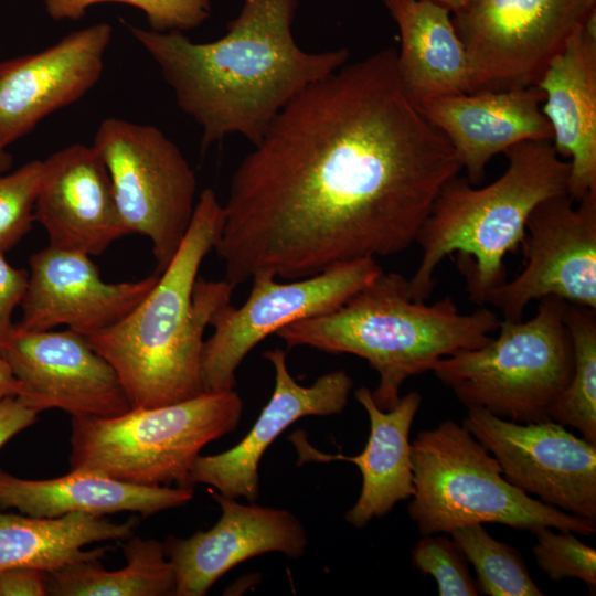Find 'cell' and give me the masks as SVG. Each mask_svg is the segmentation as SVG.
Returning <instances> with one entry per match:
<instances>
[{"mask_svg":"<svg viewBox=\"0 0 596 596\" xmlns=\"http://www.w3.org/2000/svg\"><path fill=\"white\" fill-rule=\"evenodd\" d=\"M412 564L423 575L435 579L439 596L480 594L465 556L447 536L423 535L412 550Z\"/></svg>","mask_w":596,"mask_h":596,"instance_id":"32","label":"cell"},{"mask_svg":"<svg viewBox=\"0 0 596 596\" xmlns=\"http://www.w3.org/2000/svg\"><path fill=\"white\" fill-rule=\"evenodd\" d=\"M566 305L545 297L530 320L500 321L497 338L445 356L430 371L467 408L517 423L547 421L573 370Z\"/></svg>","mask_w":596,"mask_h":596,"instance_id":"8","label":"cell"},{"mask_svg":"<svg viewBox=\"0 0 596 596\" xmlns=\"http://www.w3.org/2000/svg\"><path fill=\"white\" fill-rule=\"evenodd\" d=\"M529 496L596 522V443L552 421L517 423L468 408L461 423Z\"/></svg>","mask_w":596,"mask_h":596,"instance_id":"13","label":"cell"},{"mask_svg":"<svg viewBox=\"0 0 596 596\" xmlns=\"http://www.w3.org/2000/svg\"><path fill=\"white\" fill-rule=\"evenodd\" d=\"M504 155L505 171L488 185L475 188L456 175L439 190L416 238L422 256L407 279L413 300L428 299L437 266L456 253L470 301L485 305L507 281L504 257L522 243L532 210L547 198L568 194L570 162L552 141L522 142Z\"/></svg>","mask_w":596,"mask_h":596,"instance_id":"4","label":"cell"},{"mask_svg":"<svg viewBox=\"0 0 596 596\" xmlns=\"http://www.w3.org/2000/svg\"><path fill=\"white\" fill-rule=\"evenodd\" d=\"M43 160L0 175V251L14 247L32 228Z\"/></svg>","mask_w":596,"mask_h":596,"instance_id":"31","label":"cell"},{"mask_svg":"<svg viewBox=\"0 0 596 596\" xmlns=\"http://www.w3.org/2000/svg\"><path fill=\"white\" fill-rule=\"evenodd\" d=\"M414 491L408 514L422 535L472 523H499L535 533L543 528L589 536L596 522L566 513L512 486L497 459L451 419L412 441Z\"/></svg>","mask_w":596,"mask_h":596,"instance_id":"6","label":"cell"},{"mask_svg":"<svg viewBox=\"0 0 596 596\" xmlns=\"http://www.w3.org/2000/svg\"><path fill=\"white\" fill-rule=\"evenodd\" d=\"M535 534L532 553L539 568L553 582L577 578L590 593L596 589V551L571 531L543 528Z\"/></svg>","mask_w":596,"mask_h":596,"instance_id":"30","label":"cell"},{"mask_svg":"<svg viewBox=\"0 0 596 596\" xmlns=\"http://www.w3.org/2000/svg\"><path fill=\"white\" fill-rule=\"evenodd\" d=\"M224 206L206 188L189 230L146 297L119 322L84 337L115 370L131 408L170 405L203 392L204 331L234 287L199 276L224 225Z\"/></svg>","mask_w":596,"mask_h":596,"instance_id":"3","label":"cell"},{"mask_svg":"<svg viewBox=\"0 0 596 596\" xmlns=\"http://www.w3.org/2000/svg\"><path fill=\"white\" fill-rule=\"evenodd\" d=\"M19 327L44 331L61 324L84 337L113 327L151 290L156 272L134 281L106 283L91 256L47 246L30 257Z\"/></svg>","mask_w":596,"mask_h":596,"instance_id":"16","label":"cell"},{"mask_svg":"<svg viewBox=\"0 0 596 596\" xmlns=\"http://www.w3.org/2000/svg\"><path fill=\"white\" fill-rule=\"evenodd\" d=\"M543 100V92L531 85L443 96L417 108L450 143L467 180L475 185L482 181L494 156L522 142L552 141Z\"/></svg>","mask_w":596,"mask_h":596,"instance_id":"20","label":"cell"},{"mask_svg":"<svg viewBox=\"0 0 596 596\" xmlns=\"http://www.w3.org/2000/svg\"><path fill=\"white\" fill-rule=\"evenodd\" d=\"M564 320L572 342L573 370L549 416L596 443V309L567 304Z\"/></svg>","mask_w":596,"mask_h":596,"instance_id":"27","label":"cell"},{"mask_svg":"<svg viewBox=\"0 0 596 596\" xmlns=\"http://www.w3.org/2000/svg\"><path fill=\"white\" fill-rule=\"evenodd\" d=\"M105 2L140 9L157 32L192 30L211 14L210 0H44L47 14L55 21L78 20L89 7Z\"/></svg>","mask_w":596,"mask_h":596,"instance_id":"29","label":"cell"},{"mask_svg":"<svg viewBox=\"0 0 596 596\" xmlns=\"http://www.w3.org/2000/svg\"><path fill=\"white\" fill-rule=\"evenodd\" d=\"M18 391L19 383L9 364L0 354V400L8 396H17Z\"/></svg>","mask_w":596,"mask_h":596,"instance_id":"36","label":"cell"},{"mask_svg":"<svg viewBox=\"0 0 596 596\" xmlns=\"http://www.w3.org/2000/svg\"><path fill=\"white\" fill-rule=\"evenodd\" d=\"M477 575L478 590L488 596H542L522 555L496 540L482 524L472 523L448 533Z\"/></svg>","mask_w":596,"mask_h":596,"instance_id":"28","label":"cell"},{"mask_svg":"<svg viewBox=\"0 0 596 596\" xmlns=\"http://www.w3.org/2000/svg\"><path fill=\"white\" fill-rule=\"evenodd\" d=\"M354 396L370 421L369 438L361 454H324L306 439L304 432L294 433L289 439L298 454V465L342 460L358 466L362 487L356 502L345 513V521L361 529L374 518L387 514L396 503L413 494L409 432L422 396L416 391L409 392L389 411L377 407L366 386L356 389Z\"/></svg>","mask_w":596,"mask_h":596,"instance_id":"22","label":"cell"},{"mask_svg":"<svg viewBox=\"0 0 596 596\" xmlns=\"http://www.w3.org/2000/svg\"><path fill=\"white\" fill-rule=\"evenodd\" d=\"M596 0H470L453 13L476 91L535 85Z\"/></svg>","mask_w":596,"mask_h":596,"instance_id":"11","label":"cell"},{"mask_svg":"<svg viewBox=\"0 0 596 596\" xmlns=\"http://www.w3.org/2000/svg\"><path fill=\"white\" fill-rule=\"evenodd\" d=\"M382 273L375 258L365 257L289 283H277L269 273L254 275L246 301L237 308L222 306L210 320L214 331L202 351L203 392L234 390L240 364L262 340L339 308Z\"/></svg>","mask_w":596,"mask_h":596,"instance_id":"10","label":"cell"},{"mask_svg":"<svg viewBox=\"0 0 596 596\" xmlns=\"http://www.w3.org/2000/svg\"><path fill=\"white\" fill-rule=\"evenodd\" d=\"M298 7L299 0H243L226 33L204 43L181 31L129 26L179 108L202 128V150L234 134L255 146L292 98L347 63V49L312 53L297 45Z\"/></svg>","mask_w":596,"mask_h":596,"instance_id":"2","label":"cell"},{"mask_svg":"<svg viewBox=\"0 0 596 596\" xmlns=\"http://www.w3.org/2000/svg\"><path fill=\"white\" fill-rule=\"evenodd\" d=\"M136 522H113L105 517L70 513L38 518L0 512V571L30 567L52 573L64 566L103 558L108 547L84 550L95 542L126 541Z\"/></svg>","mask_w":596,"mask_h":596,"instance_id":"25","label":"cell"},{"mask_svg":"<svg viewBox=\"0 0 596 596\" xmlns=\"http://www.w3.org/2000/svg\"><path fill=\"white\" fill-rule=\"evenodd\" d=\"M193 497V488L138 486L88 470H71L57 478L34 480L0 469V509H14L38 518L70 513L104 517L118 512L149 517L184 505Z\"/></svg>","mask_w":596,"mask_h":596,"instance_id":"23","label":"cell"},{"mask_svg":"<svg viewBox=\"0 0 596 596\" xmlns=\"http://www.w3.org/2000/svg\"><path fill=\"white\" fill-rule=\"evenodd\" d=\"M111 35V25L100 22L73 31L38 53L0 62L1 149L97 84Z\"/></svg>","mask_w":596,"mask_h":596,"instance_id":"15","label":"cell"},{"mask_svg":"<svg viewBox=\"0 0 596 596\" xmlns=\"http://www.w3.org/2000/svg\"><path fill=\"white\" fill-rule=\"evenodd\" d=\"M29 272L9 264L0 251V341L12 330V313L23 299Z\"/></svg>","mask_w":596,"mask_h":596,"instance_id":"33","label":"cell"},{"mask_svg":"<svg viewBox=\"0 0 596 596\" xmlns=\"http://www.w3.org/2000/svg\"><path fill=\"white\" fill-rule=\"evenodd\" d=\"M243 406L231 390L114 417H72L71 470L138 486L192 488L189 475L201 449L236 429Z\"/></svg>","mask_w":596,"mask_h":596,"instance_id":"7","label":"cell"},{"mask_svg":"<svg viewBox=\"0 0 596 596\" xmlns=\"http://www.w3.org/2000/svg\"><path fill=\"white\" fill-rule=\"evenodd\" d=\"M124 556L126 564L115 571H107L99 560H89L47 573V595H174V572L162 542L134 534L125 541Z\"/></svg>","mask_w":596,"mask_h":596,"instance_id":"26","label":"cell"},{"mask_svg":"<svg viewBox=\"0 0 596 596\" xmlns=\"http://www.w3.org/2000/svg\"><path fill=\"white\" fill-rule=\"evenodd\" d=\"M33 216L46 231L50 246L88 256L103 254L129 235L103 159L93 146L82 143L43 160Z\"/></svg>","mask_w":596,"mask_h":596,"instance_id":"19","label":"cell"},{"mask_svg":"<svg viewBox=\"0 0 596 596\" xmlns=\"http://www.w3.org/2000/svg\"><path fill=\"white\" fill-rule=\"evenodd\" d=\"M552 145L568 159V195L579 201L596 191V10L568 39L535 84Z\"/></svg>","mask_w":596,"mask_h":596,"instance_id":"21","label":"cell"},{"mask_svg":"<svg viewBox=\"0 0 596 596\" xmlns=\"http://www.w3.org/2000/svg\"><path fill=\"white\" fill-rule=\"evenodd\" d=\"M433 2H436L451 11V13H455L462 9L470 0H430Z\"/></svg>","mask_w":596,"mask_h":596,"instance_id":"37","label":"cell"},{"mask_svg":"<svg viewBox=\"0 0 596 596\" xmlns=\"http://www.w3.org/2000/svg\"><path fill=\"white\" fill-rule=\"evenodd\" d=\"M263 358L275 370L272 397L238 444L220 454L196 457L189 475L190 487L203 483L224 496L256 502L258 465L277 436L301 417L330 416L345 408L353 389V380L345 371L329 372L304 386L289 373L283 349L266 350Z\"/></svg>","mask_w":596,"mask_h":596,"instance_id":"18","label":"cell"},{"mask_svg":"<svg viewBox=\"0 0 596 596\" xmlns=\"http://www.w3.org/2000/svg\"><path fill=\"white\" fill-rule=\"evenodd\" d=\"M13 163V157L6 149L0 148V175L7 173Z\"/></svg>","mask_w":596,"mask_h":596,"instance_id":"38","label":"cell"},{"mask_svg":"<svg viewBox=\"0 0 596 596\" xmlns=\"http://www.w3.org/2000/svg\"><path fill=\"white\" fill-rule=\"evenodd\" d=\"M521 244L524 268L486 300L503 320H523L528 304L545 297L596 309V191L577 202L568 194L540 202Z\"/></svg>","mask_w":596,"mask_h":596,"instance_id":"12","label":"cell"},{"mask_svg":"<svg viewBox=\"0 0 596 596\" xmlns=\"http://www.w3.org/2000/svg\"><path fill=\"white\" fill-rule=\"evenodd\" d=\"M460 170L404 93L394 47L345 63L292 98L234 171L214 247L224 279L396 255Z\"/></svg>","mask_w":596,"mask_h":596,"instance_id":"1","label":"cell"},{"mask_svg":"<svg viewBox=\"0 0 596 596\" xmlns=\"http://www.w3.org/2000/svg\"><path fill=\"white\" fill-rule=\"evenodd\" d=\"M0 354L19 383L17 398L35 413L62 409L72 417H114L131 406L113 366L84 336L13 326Z\"/></svg>","mask_w":596,"mask_h":596,"instance_id":"14","label":"cell"},{"mask_svg":"<svg viewBox=\"0 0 596 596\" xmlns=\"http://www.w3.org/2000/svg\"><path fill=\"white\" fill-rule=\"evenodd\" d=\"M211 494L222 511L212 528L185 539L170 535L162 542L174 572V596H203L231 568L264 553L291 558L305 554L307 532L290 511Z\"/></svg>","mask_w":596,"mask_h":596,"instance_id":"17","label":"cell"},{"mask_svg":"<svg viewBox=\"0 0 596 596\" xmlns=\"http://www.w3.org/2000/svg\"><path fill=\"white\" fill-rule=\"evenodd\" d=\"M381 1L400 32L396 70L413 104L476 91L472 64L449 9L430 0Z\"/></svg>","mask_w":596,"mask_h":596,"instance_id":"24","label":"cell"},{"mask_svg":"<svg viewBox=\"0 0 596 596\" xmlns=\"http://www.w3.org/2000/svg\"><path fill=\"white\" fill-rule=\"evenodd\" d=\"M500 321L483 307L460 313L450 297L433 305L415 301L407 279L383 272L339 308L288 324L276 334L288 349L310 347L364 359L380 377L371 391L373 401L389 411L400 401L406 380L430 371L445 356L485 345Z\"/></svg>","mask_w":596,"mask_h":596,"instance_id":"5","label":"cell"},{"mask_svg":"<svg viewBox=\"0 0 596 596\" xmlns=\"http://www.w3.org/2000/svg\"><path fill=\"white\" fill-rule=\"evenodd\" d=\"M47 573L30 567L0 571V596H45Z\"/></svg>","mask_w":596,"mask_h":596,"instance_id":"34","label":"cell"},{"mask_svg":"<svg viewBox=\"0 0 596 596\" xmlns=\"http://www.w3.org/2000/svg\"><path fill=\"white\" fill-rule=\"evenodd\" d=\"M38 413L24 406L15 396L0 400V449L15 435L33 425Z\"/></svg>","mask_w":596,"mask_h":596,"instance_id":"35","label":"cell"},{"mask_svg":"<svg viewBox=\"0 0 596 596\" xmlns=\"http://www.w3.org/2000/svg\"><path fill=\"white\" fill-rule=\"evenodd\" d=\"M93 147L107 168L128 233L150 240L161 273L180 247L194 213V171L179 147L151 125L106 118Z\"/></svg>","mask_w":596,"mask_h":596,"instance_id":"9","label":"cell"}]
</instances>
